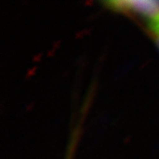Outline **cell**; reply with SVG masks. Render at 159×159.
Instances as JSON below:
<instances>
[{
    "label": "cell",
    "instance_id": "6da1fadb",
    "mask_svg": "<svg viewBox=\"0 0 159 159\" xmlns=\"http://www.w3.org/2000/svg\"><path fill=\"white\" fill-rule=\"evenodd\" d=\"M116 9L134 11L148 19L150 24L159 21V1L134 0V1H111L107 3Z\"/></svg>",
    "mask_w": 159,
    "mask_h": 159
}]
</instances>
